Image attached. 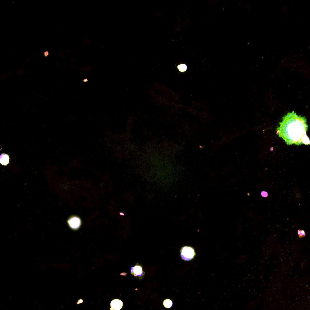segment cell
I'll list each match as a JSON object with an SVG mask.
<instances>
[{
	"mask_svg": "<svg viewBox=\"0 0 310 310\" xmlns=\"http://www.w3.org/2000/svg\"><path fill=\"white\" fill-rule=\"evenodd\" d=\"M279 125L277 129V133L285 141L288 145H310L309 139L307 134L308 126L305 117L298 116L293 111L284 116Z\"/></svg>",
	"mask_w": 310,
	"mask_h": 310,
	"instance_id": "obj_1",
	"label": "cell"
},
{
	"mask_svg": "<svg viewBox=\"0 0 310 310\" xmlns=\"http://www.w3.org/2000/svg\"><path fill=\"white\" fill-rule=\"evenodd\" d=\"M195 253L194 249L189 247H183L181 250V257L184 260L189 261L194 258Z\"/></svg>",
	"mask_w": 310,
	"mask_h": 310,
	"instance_id": "obj_2",
	"label": "cell"
},
{
	"mask_svg": "<svg viewBox=\"0 0 310 310\" xmlns=\"http://www.w3.org/2000/svg\"><path fill=\"white\" fill-rule=\"evenodd\" d=\"M68 223L70 227L74 230L77 229L81 225L80 219L77 217L70 218L68 221Z\"/></svg>",
	"mask_w": 310,
	"mask_h": 310,
	"instance_id": "obj_3",
	"label": "cell"
},
{
	"mask_svg": "<svg viewBox=\"0 0 310 310\" xmlns=\"http://www.w3.org/2000/svg\"><path fill=\"white\" fill-rule=\"evenodd\" d=\"M131 273L135 277H141L143 275L142 267L139 265L132 267L131 269Z\"/></svg>",
	"mask_w": 310,
	"mask_h": 310,
	"instance_id": "obj_4",
	"label": "cell"
},
{
	"mask_svg": "<svg viewBox=\"0 0 310 310\" xmlns=\"http://www.w3.org/2000/svg\"><path fill=\"white\" fill-rule=\"evenodd\" d=\"M111 309L115 310H119L123 307V303L120 300L115 299L110 303Z\"/></svg>",
	"mask_w": 310,
	"mask_h": 310,
	"instance_id": "obj_5",
	"label": "cell"
},
{
	"mask_svg": "<svg viewBox=\"0 0 310 310\" xmlns=\"http://www.w3.org/2000/svg\"><path fill=\"white\" fill-rule=\"evenodd\" d=\"M9 157L7 154H3L0 156V163L3 165H7L9 163Z\"/></svg>",
	"mask_w": 310,
	"mask_h": 310,
	"instance_id": "obj_6",
	"label": "cell"
},
{
	"mask_svg": "<svg viewBox=\"0 0 310 310\" xmlns=\"http://www.w3.org/2000/svg\"><path fill=\"white\" fill-rule=\"evenodd\" d=\"M163 304L165 308H169L172 307L173 305V302L171 300L167 299L164 301Z\"/></svg>",
	"mask_w": 310,
	"mask_h": 310,
	"instance_id": "obj_7",
	"label": "cell"
},
{
	"mask_svg": "<svg viewBox=\"0 0 310 310\" xmlns=\"http://www.w3.org/2000/svg\"><path fill=\"white\" fill-rule=\"evenodd\" d=\"M179 70L181 72H184L187 69V66L185 64H181L178 67Z\"/></svg>",
	"mask_w": 310,
	"mask_h": 310,
	"instance_id": "obj_8",
	"label": "cell"
},
{
	"mask_svg": "<svg viewBox=\"0 0 310 310\" xmlns=\"http://www.w3.org/2000/svg\"><path fill=\"white\" fill-rule=\"evenodd\" d=\"M298 235L299 238H303L306 235L305 232L304 230H299L297 231Z\"/></svg>",
	"mask_w": 310,
	"mask_h": 310,
	"instance_id": "obj_9",
	"label": "cell"
},
{
	"mask_svg": "<svg viewBox=\"0 0 310 310\" xmlns=\"http://www.w3.org/2000/svg\"><path fill=\"white\" fill-rule=\"evenodd\" d=\"M261 196L264 197H267L268 196V193L265 191H262L261 193Z\"/></svg>",
	"mask_w": 310,
	"mask_h": 310,
	"instance_id": "obj_10",
	"label": "cell"
}]
</instances>
